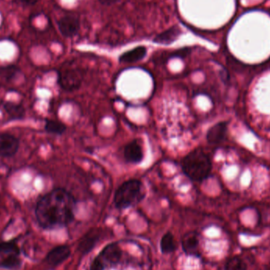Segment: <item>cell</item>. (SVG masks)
<instances>
[{
  "mask_svg": "<svg viewBox=\"0 0 270 270\" xmlns=\"http://www.w3.org/2000/svg\"><path fill=\"white\" fill-rule=\"evenodd\" d=\"M76 200L64 188H56L37 201L35 217L44 230H55L68 226L75 219Z\"/></svg>",
  "mask_w": 270,
  "mask_h": 270,
  "instance_id": "1",
  "label": "cell"
},
{
  "mask_svg": "<svg viewBox=\"0 0 270 270\" xmlns=\"http://www.w3.org/2000/svg\"><path fill=\"white\" fill-rule=\"evenodd\" d=\"M184 175L193 182H201L210 176L212 162L203 150L197 148L181 161Z\"/></svg>",
  "mask_w": 270,
  "mask_h": 270,
  "instance_id": "2",
  "label": "cell"
},
{
  "mask_svg": "<svg viewBox=\"0 0 270 270\" xmlns=\"http://www.w3.org/2000/svg\"><path fill=\"white\" fill-rule=\"evenodd\" d=\"M146 197V189L140 180H130L123 182L115 191L114 203L119 209H128L138 205Z\"/></svg>",
  "mask_w": 270,
  "mask_h": 270,
  "instance_id": "3",
  "label": "cell"
},
{
  "mask_svg": "<svg viewBox=\"0 0 270 270\" xmlns=\"http://www.w3.org/2000/svg\"><path fill=\"white\" fill-rule=\"evenodd\" d=\"M21 266V249L16 241L0 242V269L18 270Z\"/></svg>",
  "mask_w": 270,
  "mask_h": 270,
  "instance_id": "4",
  "label": "cell"
},
{
  "mask_svg": "<svg viewBox=\"0 0 270 270\" xmlns=\"http://www.w3.org/2000/svg\"><path fill=\"white\" fill-rule=\"evenodd\" d=\"M83 80V72L79 69L69 68L60 71L58 75V83L66 91H74L80 88Z\"/></svg>",
  "mask_w": 270,
  "mask_h": 270,
  "instance_id": "5",
  "label": "cell"
},
{
  "mask_svg": "<svg viewBox=\"0 0 270 270\" xmlns=\"http://www.w3.org/2000/svg\"><path fill=\"white\" fill-rule=\"evenodd\" d=\"M19 140L10 134H0V157L10 158L19 150Z\"/></svg>",
  "mask_w": 270,
  "mask_h": 270,
  "instance_id": "6",
  "label": "cell"
},
{
  "mask_svg": "<svg viewBox=\"0 0 270 270\" xmlns=\"http://www.w3.org/2000/svg\"><path fill=\"white\" fill-rule=\"evenodd\" d=\"M60 33L65 37H73L79 33L80 23L77 17L67 15L62 17L58 22Z\"/></svg>",
  "mask_w": 270,
  "mask_h": 270,
  "instance_id": "7",
  "label": "cell"
},
{
  "mask_svg": "<svg viewBox=\"0 0 270 270\" xmlns=\"http://www.w3.org/2000/svg\"><path fill=\"white\" fill-rule=\"evenodd\" d=\"M71 255V249L67 245L58 246L51 250L45 258V262L48 266L56 267L65 262Z\"/></svg>",
  "mask_w": 270,
  "mask_h": 270,
  "instance_id": "8",
  "label": "cell"
},
{
  "mask_svg": "<svg viewBox=\"0 0 270 270\" xmlns=\"http://www.w3.org/2000/svg\"><path fill=\"white\" fill-rule=\"evenodd\" d=\"M123 156L128 163H141L144 159V151L140 142L134 140L127 144L123 150Z\"/></svg>",
  "mask_w": 270,
  "mask_h": 270,
  "instance_id": "9",
  "label": "cell"
},
{
  "mask_svg": "<svg viewBox=\"0 0 270 270\" xmlns=\"http://www.w3.org/2000/svg\"><path fill=\"white\" fill-rule=\"evenodd\" d=\"M101 231L99 228H94L87 232L79 242L78 249L83 255H87L93 249L100 239Z\"/></svg>",
  "mask_w": 270,
  "mask_h": 270,
  "instance_id": "10",
  "label": "cell"
},
{
  "mask_svg": "<svg viewBox=\"0 0 270 270\" xmlns=\"http://www.w3.org/2000/svg\"><path fill=\"white\" fill-rule=\"evenodd\" d=\"M182 247L184 253L190 256H199V238L196 232H189L183 236L182 240Z\"/></svg>",
  "mask_w": 270,
  "mask_h": 270,
  "instance_id": "11",
  "label": "cell"
},
{
  "mask_svg": "<svg viewBox=\"0 0 270 270\" xmlns=\"http://www.w3.org/2000/svg\"><path fill=\"white\" fill-rule=\"evenodd\" d=\"M122 250L119 244L116 243L110 244L106 246L101 252H100L99 257L102 259V261H105L106 263H109L111 265H116L119 263L121 258H122Z\"/></svg>",
  "mask_w": 270,
  "mask_h": 270,
  "instance_id": "12",
  "label": "cell"
},
{
  "mask_svg": "<svg viewBox=\"0 0 270 270\" xmlns=\"http://www.w3.org/2000/svg\"><path fill=\"white\" fill-rule=\"evenodd\" d=\"M227 123L222 122L214 125L207 133V141L212 145H217L222 142L226 136Z\"/></svg>",
  "mask_w": 270,
  "mask_h": 270,
  "instance_id": "13",
  "label": "cell"
},
{
  "mask_svg": "<svg viewBox=\"0 0 270 270\" xmlns=\"http://www.w3.org/2000/svg\"><path fill=\"white\" fill-rule=\"evenodd\" d=\"M147 49L146 47L138 46L132 50L124 52L119 56V61L123 64H133L140 61L146 57Z\"/></svg>",
  "mask_w": 270,
  "mask_h": 270,
  "instance_id": "14",
  "label": "cell"
},
{
  "mask_svg": "<svg viewBox=\"0 0 270 270\" xmlns=\"http://www.w3.org/2000/svg\"><path fill=\"white\" fill-rule=\"evenodd\" d=\"M182 33V31L178 25L171 27L163 33L157 35L154 40V42L157 44H170L174 42Z\"/></svg>",
  "mask_w": 270,
  "mask_h": 270,
  "instance_id": "15",
  "label": "cell"
},
{
  "mask_svg": "<svg viewBox=\"0 0 270 270\" xmlns=\"http://www.w3.org/2000/svg\"><path fill=\"white\" fill-rule=\"evenodd\" d=\"M3 109L13 120L24 119L25 115V109L20 103L7 101L3 103Z\"/></svg>",
  "mask_w": 270,
  "mask_h": 270,
  "instance_id": "16",
  "label": "cell"
},
{
  "mask_svg": "<svg viewBox=\"0 0 270 270\" xmlns=\"http://www.w3.org/2000/svg\"><path fill=\"white\" fill-rule=\"evenodd\" d=\"M44 130L48 134L62 135L66 132L67 127L60 121L47 119L44 125Z\"/></svg>",
  "mask_w": 270,
  "mask_h": 270,
  "instance_id": "17",
  "label": "cell"
},
{
  "mask_svg": "<svg viewBox=\"0 0 270 270\" xmlns=\"http://www.w3.org/2000/svg\"><path fill=\"white\" fill-rule=\"evenodd\" d=\"M177 249L174 236L171 232L164 235L161 240V251L164 255L173 253Z\"/></svg>",
  "mask_w": 270,
  "mask_h": 270,
  "instance_id": "18",
  "label": "cell"
},
{
  "mask_svg": "<svg viewBox=\"0 0 270 270\" xmlns=\"http://www.w3.org/2000/svg\"><path fill=\"white\" fill-rule=\"evenodd\" d=\"M225 270H247V266L241 258L235 256L228 259L225 267Z\"/></svg>",
  "mask_w": 270,
  "mask_h": 270,
  "instance_id": "19",
  "label": "cell"
},
{
  "mask_svg": "<svg viewBox=\"0 0 270 270\" xmlns=\"http://www.w3.org/2000/svg\"><path fill=\"white\" fill-rule=\"evenodd\" d=\"M104 269H105V265L99 256L94 259L90 266V270H104Z\"/></svg>",
  "mask_w": 270,
  "mask_h": 270,
  "instance_id": "20",
  "label": "cell"
},
{
  "mask_svg": "<svg viewBox=\"0 0 270 270\" xmlns=\"http://www.w3.org/2000/svg\"><path fill=\"white\" fill-rule=\"evenodd\" d=\"M17 2L23 4L25 6H31V5H34L38 2V0H17Z\"/></svg>",
  "mask_w": 270,
  "mask_h": 270,
  "instance_id": "21",
  "label": "cell"
},
{
  "mask_svg": "<svg viewBox=\"0 0 270 270\" xmlns=\"http://www.w3.org/2000/svg\"><path fill=\"white\" fill-rule=\"evenodd\" d=\"M119 1L120 0H99L100 3L106 5V6H111V5H113V4L119 2Z\"/></svg>",
  "mask_w": 270,
  "mask_h": 270,
  "instance_id": "22",
  "label": "cell"
}]
</instances>
